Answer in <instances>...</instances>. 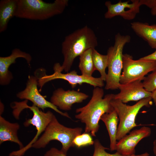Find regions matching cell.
<instances>
[{
	"instance_id": "6da1fadb",
	"label": "cell",
	"mask_w": 156,
	"mask_h": 156,
	"mask_svg": "<svg viewBox=\"0 0 156 156\" xmlns=\"http://www.w3.org/2000/svg\"><path fill=\"white\" fill-rule=\"evenodd\" d=\"M96 36L92 29L86 26L66 36L62 44L64 61L61 66L55 63L53 69L68 72L75 59L87 50L95 49L97 45Z\"/></svg>"
},
{
	"instance_id": "7a4b0ae2",
	"label": "cell",
	"mask_w": 156,
	"mask_h": 156,
	"mask_svg": "<svg viewBox=\"0 0 156 156\" xmlns=\"http://www.w3.org/2000/svg\"><path fill=\"white\" fill-rule=\"evenodd\" d=\"M104 94V90L101 88H94L88 103L76 110L78 114L75 115V118L85 124V132L90 133L92 136H96L99 129V122L101 116L114 109L111 102L114 94H107L103 98Z\"/></svg>"
},
{
	"instance_id": "3957f363",
	"label": "cell",
	"mask_w": 156,
	"mask_h": 156,
	"mask_svg": "<svg viewBox=\"0 0 156 156\" xmlns=\"http://www.w3.org/2000/svg\"><path fill=\"white\" fill-rule=\"evenodd\" d=\"M68 2L56 0L49 3L42 0H17L14 16L31 20H46L62 13Z\"/></svg>"
},
{
	"instance_id": "277c9868",
	"label": "cell",
	"mask_w": 156,
	"mask_h": 156,
	"mask_svg": "<svg viewBox=\"0 0 156 156\" xmlns=\"http://www.w3.org/2000/svg\"><path fill=\"white\" fill-rule=\"evenodd\" d=\"M82 131L81 127L71 128L63 125L58 122L54 115L43 134L31 147L36 149L43 148L51 141L56 140L61 143V150L67 154L70 147L75 146L73 143L74 138L81 134Z\"/></svg>"
},
{
	"instance_id": "5b68a950",
	"label": "cell",
	"mask_w": 156,
	"mask_h": 156,
	"mask_svg": "<svg viewBox=\"0 0 156 156\" xmlns=\"http://www.w3.org/2000/svg\"><path fill=\"white\" fill-rule=\"evenodd\" d=\"M131 39L129 35H123L118 33L115 36L114 45L109 47L107 50L108 70L105 81L106 90L118 89L123 68V49L125 44L130 41Z\"/></svg>"
},
{
	"instance_id": "8992f818",
	"label": "cell",
	"mask_w": 156,
	"mask_h": 156,
	"mask_svg": "<svg viewBox=\"0 0 156 156\" xmlns=\"http://www.w3.org/2000/svg\"><path fill=\"white\" fill-rule=\"evenodd\" d=\"M151 97L138 101L133 105H127L118 100L113 99L111 104L116 111L119 119L116 139L118 141L131 130L137 126L135 120L140 109L144 107H149L152 104Z\"/></svg>"
},
{
	"instance_id": "52a82bcc",
	"label": "cell",
	"mask_w": 156,
	"mask_h": 156,
	"mask_svg": "<svg viewBox=\"0 0 156 156\" xmlns=\"http://www.w3.org/2000/svg\"><path fill=\"white\" fill-rule=\"evenodd\" d=\"M27 100L23 102H14L13 107L14 109V115L19 113L25 108L29 109L33 113L32 117L26 120L24 123L25 127H28L30 125L34 126L37 130L36 134L32 140L27 146L19 150L16 151L15 153L17 156H22L25 151L30 148L38 139L39 136L43 132L52 119L54 115L51 111H48L44 112L40 110L39 108L34 104L29 106L26 103Z\"/></svg>"
},
{
	"instance_id": "ba28073f",
	"label": "cell",
	"mask_w": 156,
	"mask_h": 156,
	"mask_svg": "<svg viewBox=\"0 0 156 156\" xmlns=\"http://www.w3.org/2000/svg\"><path fill=\"white\" fill-rule=\"evenodd\" d=\"M156 68V61L139 59L135 60L131 55L123 54L122 72L120 83L125 84L137 80H143L146 75Z\"/></svg>"
},
{
	"instance_id": "9c48e42d",
	"label": "cell",
	"mask_w": 156,
	"mask_h": 156,
	"mask_svg": "<svg viewBox=\"0 0 156 156\" xmlns=\"http://www.w3.org/2000/svg\"><path fill=\"white\" fill-rule=\"evenodd\" d=\"M54 70V73L51 75H47L44 73L41 77L36 76L38 79V85L40 87L39 91H41L45 83L57 79H61L67 81L73 88H75L77 84L81 85L83 83L88 84L94 88H102L104 85V81L100 77L97 78L79 75L75 70L66 73H63L55 70Z\"/></svg>"
},
{
	"instance_id": "30bf717a",
	"label": "cell",
	"mask_w": 156,
	"mask_h": 156,
	"mask_svg": "<svg viewBox=\"0 0 156 156\" xmlns=\"http://www.w3.org/2000/svg\"><path fill=\"white\" fill-rule=\"evenodd\" d=\"M38 81V78L36 76H29L26 88L23 90L18 93L17 96L20 99L30 101L33 104L43 110L46 108H50L61 115L70 118L67 113L60 111L57 107L46 100L45 97L40 94L37 88Z\"/></svg>"
},
{
	"instance_id": "8fae6325",
	"label": "cell",
	"mask_w": 156,
	"mask_h": 156,
	"mask_svg": "<svg viewBox=\"0 0 156 156\" xmlns=\"http://www.w3.org/2000/svg\"><path fill=\"white\" fill-rule=\"evenodd\" d=\"M151 133V129L147 127L133 130L118 141L115 151L123 156H148L147 153L135 155V148L142 140L149 136Z\"/></svg>"
},
{
	"instance_id": "7c38bea8",
	"label": "cell",
	"mask_w": 156,
	"mask_h": 156,
	"mask_svg": "<svg viewBox=\"0 0 156 156\" xmlns=\"http://www.w3.org/2000/svg\"><path fill=\"white\" fill-rule=\"evenodd\" d=\"M122 1H119L115 4L109 1H106L105 5L107 10L105 14V17L110 19L116 16L122 17L125 20H131L134 19L140 12V7L142 5L141 0H132Z\"/></svg>"
},
{
	"instance_id": "4fadbf2b",
	"label": "cell",
	"mask_w": 156,
	"mask_h": 156,
	"mask_svg": "<svg viewBox=\"0 0 156 156\" xmlns=\"http://www.w3.org/2000/svg\"><path fill=\"white\" fill-rule=\"evenodd\" d=\"M142 81L139 80L125 84L120 83L118 87L120 92L114 94L113 99L126 103L151 97L152 92L144 89Z\"/></svg>"
},
{
	"instance_id": "5bb4252c",
	"label": "cell",
	"mask_w": 156,
	"mask_h": 156,
	"mask_svg": "<svg viewBox=\"0 0 156 156\" xmlns=\"http://www.w3.org/2000/svg\"><path fill=\"white\" fill-rule=\"evenodd\" d=\"M88 96V95L82 92L74 90L65 91L60 88L53 92L50 102L60 109L69 111L73 104L81 103Z\"/></svg>"
},
{
	"instance_id": "9a60e30c",
	"label": "cell",
	"mask_w": 156,
	"mask_h": 156,
	"mask_svg": "<svg viewBox=\"0 0 156 156\" xmlns=\"http://www.w3.org/2000/svg\"><path fill=\"white\" fill-rule=\"evenodd\" d=\"M25 59L30 65L32 57L29 53L23 51L18 48L13 49L10 55L5 57H0V83L1 85L8 84L12 79V74L9 71L10 66L16 62L18 58Z\"/></svg>"
},
{
	"instance_id": "2e32d148",
	"label": "cell",
	"mask_w": 156,
	"mask_h": 156,
	"mask_svg": "<svg viewBox=\"0 0 156 156\" xmlns=\"http://www.w3.org/2000/svg\"><path fill=\"white\" fill-rule=\"evenodd\" d=\"M20 125L17 123H11L0 116V144L10 141L18 144L20 149L23 148V143L19 140L17 132Z\"/></svg>"
},
{
	"instance_id": "e0dca14e",
	"label": "cell",
	"mask_w": 156,
	"mask_h": 156,
	"mask_svg": "<svg viewBox=\"0 0 156 156\" xmlns=\"http://www.w3.org/2000/svg\"><path fill=\"white\" fill-rule=\"evenodd\" d=\"M131 27L135 33L146 41L152 48L156 49V24L134 22Z\"/></svg>"
},
{
	"instance_id": "ac0fdd59",
	"label": "cell",
	"mask_w": 156,
	"mask_h": 156,
	"mask_svg": "<svg viewBox=\"0 0 156 156\" xmlns=\"http://www.w3.org/2000/svg\"><path fill=\"white\" fill-rule=\"evenodd\" d=\"M100 120L104 123L109 136L110 148L111 151H115L117 141V134L119 119L116 111L114 109L111 112L104 114Z\"/></svg>"
},
{
	"instance_id": "d6986e66",
	"label": "cell",
	"mask_w": 156,
	"mask_h": 156,
	"mask_svg": "<svg viewBox=\"0 0 156 156\" xmlns=\"http://www.w3.org/2000/svg\"><path fill=\"white\" fill-rule=\"evenodd\" d=\"M17 0H1L0 1V32L7 29L8 23L14 16Z\"/></svg>"
},
{
	"instance_id": "ffe728a7",
	"label": "cell",
	"mask_w": 156,
	"mask_h": 156,
	"mask_svg": "<svg viewBox=\"0 0 156 156\" xmlns=\"http://www.w3.org/2000/svg\"><path fill=\"white\" fill-rule=\"evenodd\" d=\"M93 49L87 50L79 56V67L82 75L92 77L95 70L92 57Z\"/></svg>"
},
{
	"instance_id": "44dd1931",
	"label": "cell",
	"mask_w": 156,
	"mask_h": 156,
	"mask_svg": "<svg viewBox=\"0 0 156 156\" xmlns=\"http://www.w3.org/2000/svg\"><path fill=\"white\" fill-rule=\"evenodd\" d=\"M92 57L94 68L99 72L100 77L104 81H105L107 73L105 70L107 67L108 57L107 55H104L99 53L95 49L93 50Z\"/></svg>"
},
{
	"instance_id": "7402d4cb",
	"label": "cell",
	"mask_w": 156,
	"mask_h": 156,
	"mask_svg": "<svg viewBox=\"0 0 156 156\" xmlns=\"http://www.w3.org/2000/svg\"><path fill=\"white\" fill-rule=\"evenodd\" d=\"M94 143L91 134L85 132L77 136L73 141L75 146L78 148L93 145Z\"/></svg>"
},
{
	"instance_id": "603a6c76",
	"label": "cell",
	"mask_w": 156,
	"mask_h": 156,
	"mask_svg": "<svg viewBox=\"0 0 156 156\" xmlns=\"http://www.w3.org/2000/svg\"><path fill=\"white\" fill-rule=\"evenodd\" d=\"M142 82L143 87L147 91L152 92L156 89V68L145 77Z\"/></svg>"
},
{
	"instance_id": "cb8c5ba5",
	"label": "cell",
	"mask_w": 156,
	"mask_h": 156,
	"mask_svg": "<svg viewBox=\"0 0 156 156\" xmlns=\"http://www.w3.org/2000/svg\"><path fill=\"white\" fill-rule=\"evenodd\" d=\"M94 149L92 156H123L117 152L113 154L107 153L106 150L109 148L103 146L97 139L94 140Z\"/></svg>"
},
{
	"instance_id": "d4e9b609",
	"label": "cell",
	"mask_w": 156,
	"mask_h": 156,
	"mask_svg": "<svg viewBox=\"0 0 156 156\" xmlns=\"http://www.w3.org/2000/svg\"><path fill=\"white\" fill-rule=\"evenodd\" d=\"M44 156H67V155L61 150L52 147L47 151Z\"/></svg>"
},
{
	"instance_id": "484cf974",
	"label": "cell",
	"mask_w": 156,
	"mask_h": 156,
	"mask_svg": "<svg viewBox=\"0 0 156 156\" xmlns=\"http://www.w3.org/2000/svg\"><path fill=\"white\" fill-rule=\"evenodd\" d=\"M142 5H145L151 9L156 5V0H141Z\"/></svg>"
},
{
	"instance_id": "4316f807",
	"label": "cell",
	"mask_w": 156,
	"mask_h": 156,
	"mask_svg": "<svg viewBox=\"0 0 156 156\" xmlns=\"http://www.w3.org/2000/svg\"><path fill=\"white\" fill-rule=\"evenodd\" d=\"M154 52L146 56L142 57L139 59L141 60H148L156 61V49Z\"/></svg>"
},
{
	"instance_id": "83f0119b",
	"label": "cell",
	"mask_w": 156,
	"mask_h": 156,
	"mask_svg": "<svg viewBox=\"0 0 156 156\" xmlns=\"http://www.w3.org/2000/svg\"><path fill=\"white\" fill-rule=\"evenodd\" d=\"M151 97L156 106V89L152 92Z\"/></svg>"
},
{
	"instance_id": "f1b7e54d",
	"label": "cell",
	"mask_w": 156,
	"mask_h": 156,
	"mask_svg": "<svg viewBox=\"0 0 156 156\" xmlns=\"http://www.w3.org/2000/svg\"><path fill=\"white\" fill-rule=\"evenodd\" d=\"M153 145V152L154 155L156 156V139L154 141Z\"/></svg>"
},
{
	"instance_id": "f546056e",
	"label": "cell",
	"mask_w": 156,
	"mask_h": 156,
	"mask_svg": "<svg viewBox=\"0 0 156 156\" xmlns=\"http://www.w3.org/2000/svg\"><path fill=\"white\" fill-rule=\"evenodd\" d=\"M151 13L152 15L156 16V5L151 9Z\"/></svg>"
}]
</instances>
